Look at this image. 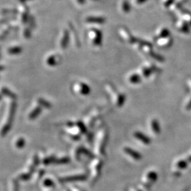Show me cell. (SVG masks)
Listing matches in <instances>:
<instances>
[{"label": "cell", "mask_w": 191, "mask_h": 191, "mask_svg": "<svg viewBox=\"0 0 191 191\" xmlns=\"http://www.w3.org/2000/svg\"><path fill=\"white\" fill-rule=\"evenodd\" d=\"M25 140H24L23 138L22 137H19L18 139L16 140V141L14 142V147L15 148H16L17 149H21L22 148H23L24 145H25Z\"/></svg>", "instance_id": "6da1fadb"}]
</instances>
